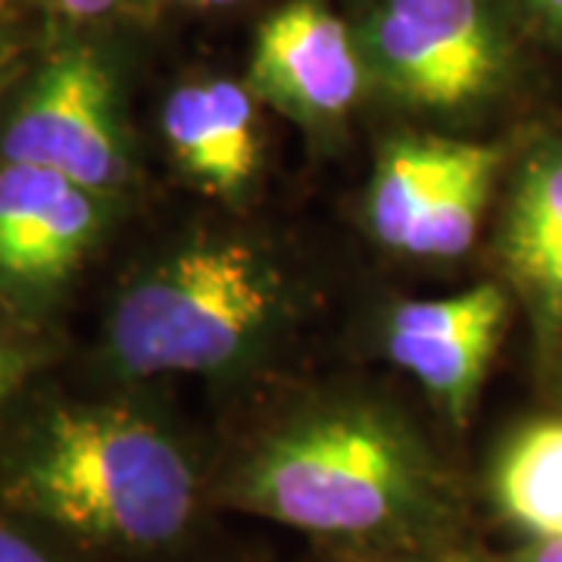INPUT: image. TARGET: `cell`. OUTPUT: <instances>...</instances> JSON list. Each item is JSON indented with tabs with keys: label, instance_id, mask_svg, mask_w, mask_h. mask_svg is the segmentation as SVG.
Returning a JSON list of instances; mask_svg holds the SVG:
<instances>
[{
	"label": "cell",
	"instance_id": "obj_1",
	"mask_svg": "<svg viewBox=\"0 0 562 562\" xmlns=\"http://www.w3.org/2000/svg\"><path fill=\"white\" fill-rule=\"evenodd\" d=\"M198 472L162 428L116 406H66L0 465V509L110 553H160L188 535Z\"/></svg>",
	"mask_w": 562,
	"mask_h": 562
},
{
	"label": "cell",
	"instance_id": "obj_2",
	"mask_svg": "<svg viewBox=\"0 0 562 562\" xmlns=\"http://www.w3.org/2000/svg\"><path fill=\"white\" fill-rule=\"evenodd\" d=\"M228 501L319 538H413L435 513L428 465L397 425L328 413L284 428L244 462Z\"/></svg>",
	"mask_w": 562,
	"mask_h": 562
},
{
	"label": "cell",
	"instance_id": "obj_3",
	"mask_svg": "<svg viewBox=\"0 0 562 562\" xmlns=\"http://www.w3.org/2000/svg\"><path fill=\"white\" fill-rule=\"evenodd\" d=\"M281 281L241 241L194 244L132 281L110 313L106 347L125 375L213 372L272 322Z\"/></svg>",
	"mask_w": 562,
	"mask_h": 562
},
{
	"label": "cell",
	"instance_id": "obj_4",
	"mask_svg": "<svg viewBox=\"0 0 562 562\" xmlns=\"http://www.w3.org/2000/svg\"><path fill=\"white\" fill-rule=\"evenodd\" d=\"M360 50L394 98L422 110L475 106L513 72V41L491 0H375Z\"/></svg>",
	"mask_w": 562,
	"mask_h": 562
},
{
	"label": "cell",
	"instance_id": "obj_5",
	"mask_svg": "<svg viewBox=\"0 0 562 562\" xmlns=\"http://www.w3.org/2000/svg\"><path fill=\"white\" fill-rule=\"evenodd\" d=\"M0 162L60 172L101 198L122 184L120 91L98 50L69 44L41 66L3 125Z\"/></svg>",
	"mask_w": 562,
	"mask_h": 562
},
{
	"label": "cell",
	"instance_id": "obj_6",
	"mask_svg": "<svg viewBox=\"0 0 562 562\" xmlns=\"http://www.w3.org/2000/svg\"><path fill=\"white\" fill-rule=\"evenodd\" d=\"M101 225V194L50 169L0 162V288H57L85 260Z\"/></svg>",
	"mask_w": 562,
	"mask_h": 562
},
{
	"label": "cell",
	"instance_id": "obj_7",
	"mask_svg": "<svg viewBox=\"0 0 562 562\" xmlns=\"http://www.w3.org/2000/svg\"><path fill=\"white\" fill-rule=\"evenodd\" d=\"M250 79L288 113L328 122L344 116L360 98L366 57L360 41L331 10L297 0L262 22Z\"/></svg>",
	"mask_w": 562,
	"mask_h": 562
},
{
	"label": "cell",
	"instance_id": "obj_8",
	"mask_svg": "<svg viewBox=\"0 0 562 562\" xmlns=\"http://www.w3.org/2000/svg\"><path fill=\"white\" fill-rule=\"evenodd\" d=\"M509 303L497 284L403 303L387 322V357L462 416L497 350Z\"/></svg>",
	"mask_w": 562,
	"mask_h": 562
},
{
	"label": "cell",
	"instance_id": "obj_9",
	"mask_svg": "<svg viewBox=\"0 0 562 562\" xmlns=\"http://www.w3.org/2000/svg\"><path fill=\"white\" fill-rule=\"evenodd\" d=\"M162 135L188 176L216 194H238L260 166L250 91L238 81L181 85L162 106Z\"/></svg>",
	"mask_w": 562,
	"mask_h": 562
},
{
	"label": "cell",
	"instance_id": "obj_10",
	"mask_svg": "<svg viewBox=\"0 0 562 562\" xmlns=\"http://www.w3.org/2000/svg\"><path fill=\"white\" fill-rule=\"evenodd\" d=\"M503 247L543 316L562 325V147H547L528 162Z\"/></svg>",
	"mask_w": 562,
	"mask_h": 562
},
{
	"label": "cell",
	"instance_id": "obj_11",
	"mask_svg": "<svg viewBox=\"0 0 562 562\" xmlns=\"http://www.w3.org/2000/svg\"><path fill=\"white\" fill-rule=\"evenodd\" d=\"M501 513L531 541L562 538V422H538L506 443L494 469Z\"/></svg>",
	"mask_w": 562,
	"mask_h": 562
},
{
	"label": "cell",
	"instance_id": "obj_12",
	"mask_svg": "<svg viewBox=\"0 0 562 562\" xmlns=\"http://www.w3.org/2000/svg\"><path fill=\"white\" fill-rule=\"evenodd\" d=\"M462 140L401 138L387 144L369 191V222L379 241L403 250L413 225L460 160Z\"/></svg>",
	"mask_w": 562,
	"mask_h": 562
},
{
	"label": "cell",
	"instance_id": "obj_13",
	"mask_svg": "<svg viewBox=\"0 0 562 562\" xmlns=\"http://www.w3.org/2000/svg\"><path fill=\"white\" fill-rule=\"evenodd\" d=\"M501 160L497 147L462 140L460 160L441 184V191L435 194V201L422 213V220L413 225L409 238L403 244V254L435 257V260H450L465 254L479 235Z\"/></svg>",
	"mask_w": 562,
	"mask_h": 562
},
{
	"label": "cell",
	"instance_id": "obj_14",
	"mask_svg": "<svg viewBox=\"0 0 562 562\" xmlns=\"http://www.w3.org/2000/svg\"><path fill=\"white\" fill-rule=\"evenodd\" d=\"M0 562H66L57 553L50 550V543H44L29 528V525L3 513L0 509Z\"/></svg>",
	"mask_w": 562,
	"mask_h": 562
},
{
	"label": "cell",
	"instance_id": "obj_15",
	"mask_svg": "<svg viewBox=\"0 0 562 562\" xmlns=\"http://www.w3.org/2000/svg\"><path fill=\"white\" fill-rule=\"evenodd\" d=\"M60 16L72 22H91L103 20L110 13H116L125 0H47Z\"/></svg>",
	"mask_w": 562,
	"mask_h": 562
},
{
	"label": "cell",
	"instance_id": "obj_16",
	"mask_svg": "<svg viewBox=\"0 0 562 562\" xmlns=\"http://www.w3.org/2000/svg\"><path fill=\"white\" fill-rule=\"evenodd\" d=\"M22 372H25V360H22V353L13 347V344H7L0 338V406L7 403V397L16 391V384H20Z\"/></svg>",
	"mask_w": 562,
	"mask_h": 562
},
{
	"label": "cell",
	"instance_id": "obj_17",
	"mask_svg": "<svg viewBox=\"0 0 562 562\" xmlns=\"http://www.w3.org/2000/svg\"><path fill=\"white\" fill-rule=\"evenodd\" d=\"M516 562H562V538H538L525 543Z\"/></svg>",
	"mask_w": 562,
	"mask_h": 562
},
{
	"label": "cell",
	"instance_id": "obj_18",
	"mask_svg": "<svg viewBox=\"0 0 562 562\" xmlns=\"http://www.w3.org/2000/svg\"><path fill=\"white\" fill-rule=\"evenodd\" d=\"M528 7L535 10V16L562 38V0H528Z\"/></svg>",
	"mask_w": 562,
	"mask_h": 562
},
{
	"label": "cell",
	"instance_id": "obj_19",
	"mask_svg": "<svg viewBox=\"0 0 562 562\" xmlns=\"http://www.w3.org/2000/svg\"><path fill=\"white\" fill-rule=\"evenodd\" d=\"M13 54V41H10V25H7V13H3V0H0V72L10 63Z\"/></svg>",
	"mask_w": 562,
	"mask_h": 562
},
{
	"label": "cell",
	"instance_id": "obj_20",
	"mask_svg": "<svg viewBox=\"0 0 562 562\" xmlns=\"http://www.w3.org/2000/svg\"><path fill=\"white\" fill-rule=\"evenodd\" d=\"M397 562H479L465 553H428V557H416V560H397Z\"/></svg>",
	"mask_w": 562,
	"mask_h": 562
},
{
	"label": "cell",
	"instance_id": "obj_21",
	"mask_svg": "<svg viewBox=\"0 0 562 562\" xmlns=\"http://www.w3.org/2000/svg\"><path fill=\"white\" fill-rule=\"evenodd\" d=\"M181 3H194V7H225V3H235V0H181Z\"/></svg>",
	"mask_w": 562,
	"mask_h": 562
}]
</instances>
